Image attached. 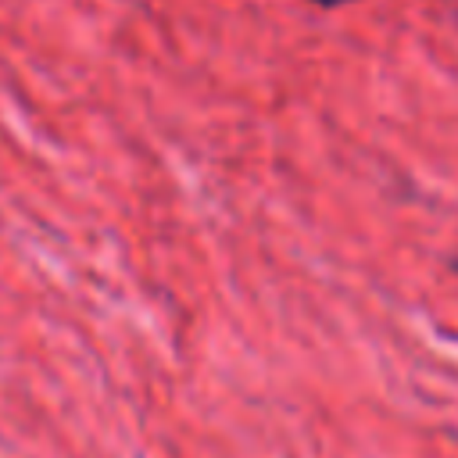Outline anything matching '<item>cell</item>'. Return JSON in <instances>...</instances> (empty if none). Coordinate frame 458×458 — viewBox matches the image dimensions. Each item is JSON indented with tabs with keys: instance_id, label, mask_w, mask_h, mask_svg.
<instances>
[{
	"instance_id": "obj_1",
	"label": "cell",
	"mask_w": 458,
	"mask_h": 458,
	"mask_svg": "<svg viewBox=\"0 0 458 458\" xmlns=\"http://www.w3.org/2000/svg\"><path fill=\"white\" fill-rule=\"evenodd\" d=\"M315 4H344V0H315Z\"/></svg>"
}]
</instances>
